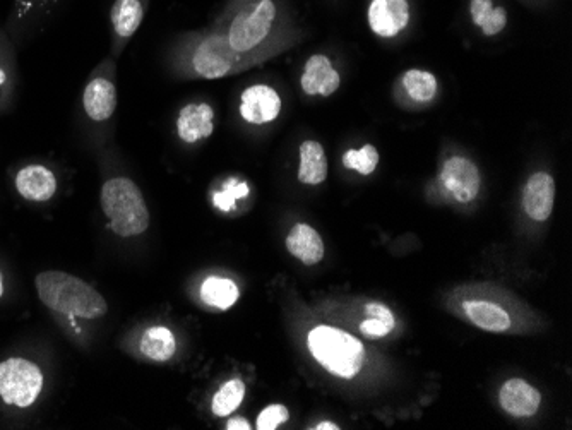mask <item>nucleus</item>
I'll list each match as a JSON object with an SVG mask.
<instances>
[{
	"instance_id": "1",
	"label": "nucleus",
	"mask_w": 572,
	"mask_h": 430,
	"mask_svg": "<svg viewBox=\"0 0 572 430\" xmlns=\"http://www.w3.org/2000/svg\"><path fill=\"white\" fill-rule=\"evenodd\" d=\"M35 285L42 304L62 316L96 319L107 314V300L78 276L43 271L36 276Z\"/></svg>"
},
{
	"instance_id": "2",
	"label": "nucleus",
	"mask_w": 572,
	"mask_h": 430,
	"mask_svg": "<svg viewBox=\"0 0 572 430\" xmlns=\"http://www.w3.org/2000/svg\"><path fill=\"white\" fill-rule=\"evenodd\" d=\"M312 357L319 364L341 379H353L362 371L365 362V348L355 336L333 328L317 326L307 336Z\"/></svg>"
},
{
	"instance_id": "3",
	"label": "nucleus",
	"mask_w": 572,
	"mask_h": 430,
	"mask_svg": "<svg viewBox=\"0 0 572 430\" xmlns=\"http://www.w3.org/2000/svg\"><path fill=\"white\" fill-rule=\"evenodd\" d=\"M103 213L110 221L112 232L119 237H134L149 227L148 206L143 192L131 179L115 177L102 187Z\"/></svg>"
},
{
	"instance_id": "4",
	"label": "nucleus",
	"mask_w": 572,
	"mask_h": 430,
	"mask_svg": "<svg viewBox=\"0 0 572 430\" xmlns=\"http://www.w3.org/2000/svg\"><path fill=\"white\" fill-rule=\"evenodd\" d=\"M276 16L278 7L275 0L244 2L233 12L232 21L225 31L233 50L240 54H249L261 47V43H264L273 31Z\"/></svg>"
},
{
	"instance_id": "5",
	"label": "nucleus",
	"mask_w": 572,
	"mask_h": 430,
	"mask_svg": "<svg viewBox=\"0 0 572 430\" xmlns=\"http://www.w3.org/2000/svg\"><path fill=\"white\" fill-rule=\"evenodd\" d=\"M256 60L249 54L233 50L225 33H211L192 50V71L199 78L220 79L240 72Z\"/></svg>"
},
{
	"instance_id": "6",
	"label": "nucleus",
	"mask_w": 572,
	"mask_h": 430,
	"mask_svg": "<svg viewBox=\"0 0 572 430\" xmlns=\"http://www.w3.org/2000/svg\"><path fill=\"white\" fill-rule=\"evenodd\" d=\"M43 389V374L30 360L7 359L0 362V398L7 405L28 408Z\"/></svg>"
},
{
	"instance_id": "7",
	"label": "nucleus",
	"mask_w": 572,
	"mask_h": 430,
	"mask_svg": "<svg viewBox=\"0 0 572 430\" xmlns=\"http://www.w3.org/2000/svg\"><path fill=\"white\" fill-rule=\"evenodd\" d=\"M442 186L458 203H471L480 192V172L477 165L465 156L449 158L441 172Z\"/></svg>"
},
{
	"instance_id": "8",
	"label": "nucleus",
	"mask_w": 572,
	"mask_h": 430,
	"mask_svg": "<svg viewBox=\"0 0 572 430\" xmlns=\"http://www.w3.org/2000/svg\"><path fill=\"white\" fill-rule=\"evenodd\" d=\"M280 112V95L268 84H254L242 93L240 115L245 122L254 124V126H263L278 119Z\"/></svg>"
},
{
	"instance_id": "9",
	"label": "nucleus",
	"mask_w": 572,
	"mask_h": 430,
	"mask_svg": "<svg viewBox=\"0 0 572 430\" xmlns=\"http://www.w3.org/2000/svg\"><path fill=\"white\" fill-rule=\"evenodd\" d=\"M410 21L406 0H374L369 7L370 30L382 38H393L405 30Z\"/></svg>"
},
{
	"instance_id": "10",
	"label": "nucleus",
	"mask_w": 572,
	"mask_h": 430,
	"mask_svg": "<svg viewBox=\"0 0 572 430\" xmlns=\"http://www.w3.org/2000/svg\"><path fill=\"white\" fill-rule=\"evenodd\" d=\"M499 401L504 412L513 417H533L542 405V395L535 386L523 379H509L499 391Z\"/></svg>"
},
{
	"instance_id": "11",
	"label": "nucleus",
	"mask_w": 572,
	"mask_h": 430,
	"mask_svg": "<svg viewBox=\"0 0 572 430\" xmlns=\"http://www.w3.org/2000/svg\"><path fill=\"white\" fill-rule=\"evenodd\" d=\"M555 182L549 174L531 175L523 191V208L531 220H549L554 210Z\"/></svg>"
},
{
	"instance_id": "12",
	"label": "nucleus",
	"mask_w": 572,
	"mask_h": 430,
	"mask_svg": "<svg viewBox=\"0 0 572 430\" xmlns=\"http://www.w3.org/2000/svg\"><path fill=\"white\" fill-rule=\"evenodd\" d=\"M341 78L334 69L333 62L326 55H312L305 64L300 78L302 90L309 96H329L340 88Z\"/></svg>"
},
{
	"instance_id": "13",
	"label": "nucleus",
	"mask_w": 572,
	"mask_h": 430,
	"mask_svg": "<svg viewBox=\"0 0 572 430\" xmlns=\"http://www.w3.org/2000/svg\"><path fill=\"white\" fill-rule=\"evenodd\" d=\"M215 112L208 103H189L180 110L177 119V134L187 144L206 139L215 131Z\"/></svg>"
},
{
	"instance_id": "14",
	"label": "nucleus",
	"mask_w": 572,
	"mask_h": 430,
	"mask_svg": "<svg viewBox=\"0 0 572 430\" xmlns=\"http://www.w3.org/2000/svg\"><path fill=\"white\" fill-rule=\"evenodd\" d=\"M16 189L24 199L45 203L57 192V179L52 170L43 165H28L16 175Z\"/></svg>"
},
{
	"instance_id": "15",
	"label": "nucleus",
	"mask_w": 572,
	"mask_h": 430,
	"mask_svg": "<svg viewBox=\"0 0 572 430\" xmlns=\"http://www.w3.org/2000/svg\"><path fill=\"white\" fill-rule=\"evenodd\" d=\"M83 107L86 115L95 122H105L110 119L117 107L115 84L105 78H95L90 81L84 90Z\"/></svg>"
},
{
	"instance_id": "16",
	"label": "nucleus",
	"mask_w": 572,
	"mask_h": 430,
	"mask_svg": "<svg viewBox=\"0 0 572 430\" xmlns=\"http://www.w3.org/2000/svg\"><path fill=\"white\" fill-rule=\"evenodd\" d=\"M286 249L307 266L321 263L324 257V242H322L321 235L307 223H297L290 230L286 237Z\"/></svg>"
},
{
	"instance_id": "17",
	"label": "nucleus",
	"mask_w": 572,
	"mask_h": 430,
	"mask_svg": "<svg viewBox=\"0 0 572 430\" xmlns=\"http://www.w3.org/2000/svg\"><path fill=\"white\" fill-rule=\"evenodd\" d=\"M300 165H298V180L307 186H319L328 177V160L321 143L304 141L300 146Z\"/></svg>"
},
{
	"instance_id": "18",
	"label": "nucleus",
	"mask_w": 572,
	"mask_h": 430,
	"mask_svg": "<svg viewBox=\"0 0 572 430\" xmlns=\"http://www.w3.org/2000/svg\"><path fill=\"white\" fill-rule=\"evenodd\" d=\"M471 323L490 333H504L511 328V316L502 307L487 300H470L463 305Z\"/></svg>"
},
{
	"instance_id": "19",
	"label": "nucleus",
	"mask_w": 572,
	"mask_h": 430,
	"mask_svg": "<svg viewBox=\"0 0 572 430\" xmlns=\"http://www.w3.org/2000/svg\"><path fill=\"white\" fill-rule=\"evenodd\" d=\"M143 18V0H115L110 12L115 35L119 36L120 40H129L139 30Z\"/></svg>"
},
{
	"instance_id": "20",
	"label": "nucleus",
	"mask_w": 572,
	"mask_h": 430,
	"mask_svg": "<svg viewBox=\"0 0 572 430\" xmlns=\"http://www.w3.org/2000/svg\"><path fill=\"white\" fill-rule=\"evenodd\" d=\"M139 348L146 359L167 362L177 352V340L172 331L165 326H153L144 331Z\"/></svg>"
},
{
	"instance_id": "21",
	"label": "nucleus",
	"mask_w": 572,
	"mask_h": 430,
	"mask_svg": "<svg viewBox=\"0 0 572 430\" xmlns=\"http://www.w3.org/2000/svg\"><path fill=\"white\" fill-rule=\"evenodd\" d=\"M240 290L235 281L221 276H209L201 287V299L209 307H215L220 311H228L237 304Z\"/></svg>"
},
{
	"instance_id": "22",
	"label": "nucleus",
	"mask_w": 572,
	"mask_h": 430,
	"mask_svg": "<svg viewBox=\"0 0 572 430\" xmlns=\"http://www.w3.org/2000/svg\"><path fill=\"white\" fill-rule=\"evenodd\" d=\"M471 18L487 36L501 33L507 24L506 11L502 7L492 6V0H471Z\"/></svg>"
},
{
	"instance_id": "23",
	"label": "nucleus",
	"mask_w": 572,
	"mask_h": 430,
	"mask_svg": "<svg viewBox=\"0 0 572 430\" xmlns=\"http://www.w3.org/2000/svg\"><path fill=\"white\" fill-rule=\"evenodd\" d=\"M401 83H403V88H405L408 96L415 102L420 103L430 102L437 95V90H439V84H437L434 74L420 71V69L406 71Z\"/></svg>"
},
{
	"instance_id": "24",
	"label": "nucleus",
	"mask_w": 572,
	"mask_h": 430,
	"mask_svg": "<svg viewBox=\"0 0 572 430\" xmlns=\"http://www.w3.org/2000/svg\"><path fill=\"white\" fill-rule=\"evenodd\" d=\"M245 391H247V388H245L244 381H240V379L228 381L225 386H221L220 391H218L215 398H213L211 410H213L216 417H228V415H232V413L242 405V401H244L245 398Z\"/></svg>"
},
{
	"instance_id": "25",
	"label": "nucleus",
	"mask_w": 572,
	"mask_h": 430,
	"mask_svg": "<svg viewBox=\"0 0 572 430\" xmlns=\"http://www.w3.org/2000/svg\"><path fill=\"white\" fill-rule=\"evenodd\" d=\"M346 168L357 170L358 174L370 175L374 174L377 163H379V153L376 146L365 144L362 150H350L343 158Z\"/></svg>"
},
{
	"instance_id": "26",
	"label": "nucleus",
	"mask_w": 572,
	"mask_h": 430,
	"mask_svg": "<svg viewBox=\"0 0 572 430\" xmlns=\"http://www.w3.org/2000/svg\"><path fill=\"white\" fill-rule=\"evenodd\" d=\"M290 419L288 408L283 405H269L257 417V429L275 430Z\"/></svg>"
},
{
	"instance_id": "27",
	"label": "nucleus",
	"mask_w": 572,
	"mask_h": 430,
	"mask_svg": "<svg viewBox=\"0 0 572 430\" xmlns=\"http://www.w3.org/2000/svg\"><path fill=\"white\" fill-rule=\"evenodd\" d=\"M365 312H367V316L374 317L377 321L388 324L389 328H396V319H394L393 312L389 311L388 307L381 304V302H370V304L365 305Z\"/></svg>"
},
{
	"instance_id": "28",
	"label": "nucleus",
	"mask_w": 572,
	"mask_h": 430,
	"mask_svg": "<svg viewBox=\"0 0 572 430\" xmlns=\"http://www.w3.org/2000/svg\"><path fill=\"white\" fill-rule=\"evenodd\" d=\"M360 331L367 338H376L377 340V338L388 336L393 331V328H389L388 324L381 323L374 317H369V319H365L364 323L360 324Z\"/></svg>"
},
{
	"instance_id": "29",
	"label": "nucleus",
	"mask_w": 572,
	"mask_h": 430,
	"mask_svg": "<svg viewBox=\"0 0 572 430\" xmlns=\"http://www.w3.org/2000/svg\"><path fill=\"white\" fill-rule=\"evenodd\" d=\"M213 203H215V206L218 208V210L228 213V211L235 210L237 199L233 198L230 192L223 189V191L216 192L215 196H213Z\"/></svg>"
},
{
	"instance_id": "30",
	"label": "nucleus",
	"mask_w": 572,
	"mask_h": 430,
	"mask_svg": "<svg viewBox=\"0 0 572 430\" xmlns=\"http://www.w3.org/2000/svg\"><path fill=\"white\" fill-rule=\"evenodd\" d=\"M228 430H251V424L245 419H232L227 424Z\"/></svg>"
},
{
	"instance_id": "31",
	"label": "nucleus",
	"mask_w": 572,
	"mask_h": 430,
	"mask_svg": "<svg viewBox=\"0 0 572 430\" xmlns=\"http://www.w3.org/2000/svg\"><path fill=\"white\" fill-rule=\"evenodd\" d=\"M316 430H338L340 427L338 425L333 424V422H321V424L316 425L314 427Z\"/></svg>"
},
{
	"instance_id": "32",
	"label": "nucleus",
	"mask_w": 572,
	"mask_h": 430,
	"mask_svg": "<svg viewBox=\"0 0 572 430\" xmlns=\"http://www.w3.org/2000/svg\"><path fill=\"white\" fill-rule=\"evenodd\" d=\"M6 72L2 71V67H0V86L6 83Z\"/></svg>"
},
{
	"instance_id": "33",
	"label": "nucleus",
	"mask_w": 572,
	"mask_h": 430,
	"mask_svg": "<svg viewBox=\"0 0 572 430\" xmlns=\"http://www.w3.org/2000/svg\"><path fill=\"white\" fill-rule=\"evenodd\" d=\"M4 295V276L0 273V297Z\"/></svg>"
}]
</instances>
